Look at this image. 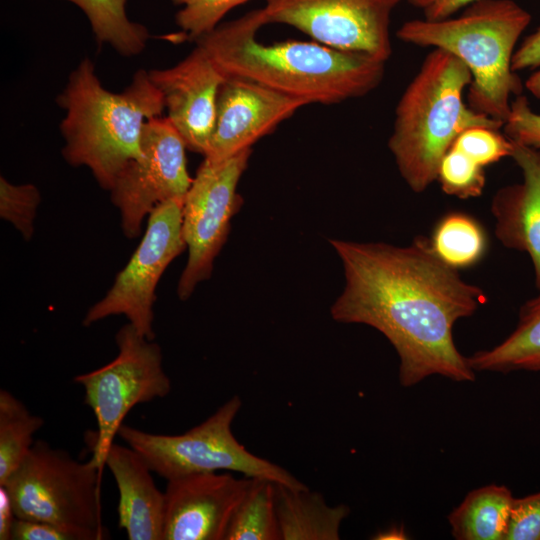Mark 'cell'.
I'll list each match as a JSON object with an SVG mask.
<instances>
[{
    "instance_id": "cell-1",
    "label": "cell",
    "mask_w": 540,
    "mask_h": 540,
    "mask_svg": "<svg viewBox=\"0 0 540 540\" xmlns=\"http://www.w3.org/2000/svg\"><path fill=\"white\" fill-rule=\"evenodd\" d=\"M345 275L332 318L371 326L398 354L399 382L411 387L429 376L472 382L475 371L457 349L453 326L486 302L484 291L445 264L430 240L408 246L331 239Z\"/></svg>"
},
{
    "instance_id": "cell-2",
    "label": "cell",
    "mask_w": 540,
    "mask_h": 540,
    "mask_svg": "<svg viewBox=\"0 0 540 540\" xmlns=\"http://www.w3.org/2000/svg\"><path fill=\"white\" fill-rule=\"evenodd\" d=\"M262 8L218 25L196 40L226 77L245 79L311 103L336 104L367 95L382 82L385 63L367 54L339 50L317 41L264 44Z\"/></svg>"
},
{
    "instance_id": "cell-3",
    "label": "cell",
    "mask_w": 540,
    "mask_h": 540,
    "mask_svg": "<svg viewBox=\"0 0 540 540\" xmlns=\"http://www.w3.org/2000/svg\"><path fill=\"white\" fill-rule=\"evenodd\" d=\"M58 103L66 112L60 124L63 157L70 165L88 167L109 191L139 155L144 123L165 108L148 71L138 70L123 91L114 93L102 86L88 58L71 72Z\"/></svg>"
},
{
    "instance_id": "cell-4",
    "label": "cell",
    "mask_w": 540,
    "mask_h": 540,
    "mask_svg": "<svg viewBox=\"0 0 540 540\" xmlns=\"http://www.w3.org/2000/svg\"><path fill=\"white\" fill-rule=\"evenodd\" d=\"M530 22V13L514 0H478L455 18L408 20L396 35L405 43L445 50L463 62L472 76L468 105L503 125L511 96L522 94L512 57Z\"/></svg>"
},
{
    "instance_id": "cell-5",
    "label": "cell",
    "mask_w": 540,
    "mask_h": 540,
    "mask_svg": "<svg viewBox=\"0 0 540 540\" xmlns=\"http://www.w3.org/2000/svg\"><path fill=\"white\" fill-rule=\"evenodd\" d=\"M471 81L463 62L434 48L401 95L388 147L413 192H424L436 181L441 159L463 131L503 126L464 101Z\"/></svg>"
},
{
    "instance_id": "cell-6",
    "label": "cell",
    "mask_w": 540,
    "mask_h": 540,
    "mask_svg": "<svg viewBox=\"0 0 540 540\" xmlns=\"http://www.w3.org/2000/svg\"><path fill=\"white\" fill-rule=\"evenodd\" d=\"M101 476L91 459L80 462L38 439L3 485L16 517L53 524L74 540H102Z\"/></svg>"
},
{
    "instance_id": "cell-7",
    "label": "cell",
    "mask_w": 540,
    "mask_h": 540,
    "mask_svg": "<svg viewBox=\"0 0 540 540\" xmlns=\"http://www.w3.org/2000/svg\"><path fill=\"white\" fill-rule=\"evenodd\" d=\"M242 406L232 396L200 424L178 435L151 433L122 424L118 436L167 481L196 473L229 471L263 478L291 489L308 488L288 470L246 449L232 424Z\"/></svg>"
},
{
    "instance_id": "cell-8",
    "label": "cell",
    "mask_w": 540,
    "mask_h": 540,
    "mask_svg": "<svg viewBox=\"0 0 540 540\" xmlns=\"http://www.w3.org/2000/svg\"><path fill=\"white\" fill-rule=\"evenodd\" d=\"M115 341L118 354L111 362L73 379L83 388L84 403L96 418L91 461L101 474L107 453L130 410L164 398L171 391L158 343L140 335L130 323L118 330Z\"/></svg>"
},
{
    "instance_id": "cell-9",
    "label": "cell",
    "mask_w": 540,
    "mask_h": 540,
    "mask_svg": "<svg viewBox=\"0 0 540 540\" xmlns=\"http://www.w3.org/2000/svg\"><path fill=\"white\" fill-rule=\"evenodd\" d=\"M183 202L165 201L149 214L140 244L106 295L87 311L84 326L124 315L140 335L155 339L156 286L168 265L187 248L182 232Z\"/></svg>"
},
{
    "instance_id": "cell-10",
    "label": "cell",
    "mask_w": 540,
    "mask_h": 540,
    "mask_svg": "<svg viewBox=\"0 0 540 540\" xmlns=\"http://www.w3.org/2000/svg\"><path fill=\"white\" fill-rule=\"evenodd\" d=\"M251 153L249 148L217 163L204 158L192 180L183 202L182 232L188 259L177 287L181 300L188 299L212 274L231 219L243 202L237 186Z\"/></svg>"
},
{
    "instance_id": "cell-11",
    "label": "cell",
    "mask_w": 540,
    "mask_h": 540,
    "mask_svg": "<svg viewBox=\"0 0 540 540\" xmlns=\"http://www.w3.org/2000/svg\"><path fill=\"white\" fill-rule=\"evenodd\" d=\"M186 144L167 117H153L142 129L140 153L119 173L110 190L127 238H136L142 222L159 204L184 199L190 177Z\"/></svg>"
},
{
    "instance_id": "cell-12",
    "label": "cell",
    "mask_w": 540,
    "mask_h": 540,
    "mask_svg": "<svg viewBox=\"0 0 540 540\" xmlns=\"http://www.w3.org/2000/svg\"><path fill=\"white\" fill-rule=\"evenodd\" d=\"M267 24H286L321 44L387 62L391 16L401 0H264Z\"/></svg>"
},
{
    "instance_id": "cell-13",
    "label": "cell",
    "mask_w": 540,
    "mask_h": 540,
    "mask_svg": "<svg viewBox=\"0 0 540 540\" xmlns=\"http://www.w3.org/2000/svg\"><path fill=\"white\" fill-rule=\"evenodd\" d=\"M219 472L167 481L163 540H225L233 514L252 478Z\"/></svg>"
},
{
    "instance_id": "cell-14",
    "label": "cell",
    "mask_w": 540,
    "mask_h": 540,
    "mask_svg": "<svg viewBox=\"0 0 540 540\" xmlns=\"http://www.w3.org/2000/svg\"><path fill=\"white\" fill-rule=\"evenodd\" d=\"M306 105L257 83L226 78L218 92L214 128L204 158L222 162L251 148Z\"/></svg>"
},
{
    "instance_id": "cell-15",
    "label": "cell",
    "mask_w": 540,
    "mask_h": 540,
    "mask_svg": "<svg viewBox=\"0 0 540 540\" xmlns=\"http://www.w3.org/2000/svg\"><path fill=\"white\" fill-rule=\"evenodd\" d=\"M148 73L163 96L166 117L186 147L205 156L214 128L218 92L226 77L199 46L175 66Z\"/></svg>"
},
{
    "instance_id": "cell-16",
    "label": "cell",
    "mask_w": 540,
    "mask_h": 540,
    "mask_svg": "<svg viewBox=\"0 0 540 540\" xmlns=\"http://www.w3.org/2000/svg\"><path fill=\"white\" fill-rule=\"evenodd\" d=\"M512 142L510 157L523 180L500 188L491 202L495 235L509 249L529 255L540 291V149Z\"/></svg>"
},
{
    "instance_id": "cell-17",
    "label": "cell",
    "mask_w": 540,
    "mask_h": 540,
    "mask_svg": "<svg viewBox=\"0 0 540 540\" xmlns=\"http://www.w3.org/2000/svg\"><path fill=\"white\" fill-rule=\"evenodd\" d=\"M105 465L118 491V527L129 540H163L165 495L152 477V470L130 446L113 443Z\"/></svg>"
},
{
    "instance_id": "cell-18",
    "label": "cell",
    "mask_w": 540,
    "mask_h": 540,
    "mask_svg": "<svg viewBox=\"0 0 540 540\" xmlns=\"http://www.w3.org/2000/svg\"><path fill=\"white\" fill-rule=\"evenodd\" d=\"M275 504L281 540H338L350 514L345 504L330 506L322 494L275 483Z\"/></svg>"
},
{
    "instance_id": "cell-19",
    "label": "cell",
    "mask_w": 540,
    "mask_h": 540,
    "mask_svg": "<svg viewBox=\"0 0 540 540\" xmlns=\"http://www.w3.org/2000/svg\"><path fill=\"white\" fill-rule=\"evenodd\" d=\"M467 359L475 372L540 371V291L520 307L515 329L502 342Z\"/></svg>"
},
{
    "instance_id": "cell-20",
    "label": "cell",
    "mask_w": 540,
    "mask_h": 540,
    "mask_svg": "<svg viewBox=\"0 0 540 540\" xmlns=\"http://www.w3.org/2000/svg\"><path fill=\"white\" fill-rule=\"evenodd\" d=\"M514 496L505 485L470 491L447 519L457 540H505Z\"/></svg>"
},
{
    "instance_id": "cell-21",
    "label": "cell",
    "mask_w": 540,
    "mask_h": 540,
    "mask_svg": "<svg viewBox=\"0 0 540 540\" xmlns=\"http://www.w3.org/2000/svg\"><path fill=\"white\" fill-rule=\"evenodd\" d=\"M429 240L434 253L457 270L478 263L487 249L482 225L471 215L457 211L437 222Z\"/></svg>"
},
{
    "instance_id": "cell-22",
    "label": "cell",
    "mask_w": 540,
    "mask_h": 540,
    "mask_svg": "<svg viewBox=\"0 0 540 540\" xmlns=\"http://www.w3.org/2000/svg\"><path fill=\"white\" fill-rule=\"evenodd\" d=\"M44 420L6 389L0 390V485L19 467Z\"/></svg>"
},
{
    "instance_id": "cell-23",
    "label": "cell",
    "mask_w": 540,
    "mask_h": 540,
    "mask_svg": "<svg viewBox=\"0 0 540 540\" xmlns=\"http://www.w3.org/2000/svg\"><path fill=\"white\" fill-rule=\"evenodd\" d=\"M86 14L99 44H109L123 56L143 51L149 32L131 22L125 11L126 0H67Z\"/></svg>"
},
{
    "instance_id": "cell-24",
    "label": "cell",
    "mask_w": 540,
    "mask_h": 540,
    "mask_svg": "<svg viewBox=\"0 0 540 540\" xmlns=\"http://www.w3.org/2000/svg\"><path fill=\"white\" fill-rule=\"evenodd\" d=\"M225 540H281L275 482L252 478L230 521Z\"/></svg>"
},
{
    "instance_id": "cell-25",
    "label": "cell",
    "mask_w": 540,
    "mask_h": 540,
    "mask_svg": "<svg viewBox=\"0 0 540 540\" xmlns=\"http://www.w3.org/2000/svg\"><path fill=\"white\" fill-rule=\"evenodd\" d=\"M436 180L446 194L468 199L482 194L486 176L484 167L451 147L440 161Z\"/></svg>"
},
{
    "instance_id": "cell-26",
    "label": "cell",
    "mask_w": 540,
    "mask_h": 540,
    "mask_svg": "<svg viewBox=\"0 0 540 540\" xmlns=\"http://www.w3.org/2000/svg\"><path fill=\"white\" fill-rule=\"evenodd\" d=\"M40 200L39 190L33 184L15 185L1 176L0 216L10 222L25 240H30L33 235Z\"/></svg>"
},
{
    "instance_id": "cell-27",
    "label": "cell",
    "mask_w": 540,
    "mask_h": 540,
    "mask_svg": "<svg viewBox=\"0 0 540 540\" xmlns=\"http://www.w3.org/2000/svg\"><path fill=\"white\" fill-rule=\"evenodd\" d=\"M182 8L176 14V23L186 38L196 41L213 31L220 20L234 7L250 0H171Z\"/></svg>"
},
{
    "instance_id": "cell-28",
    "label": "cell",
    "mask_w": 540,
    "mask_h": 540,
    "mask_svg": "<svg viewBox=\"0 0 540 540\" xmlns=\"http://www.w3.org/2000/svg\"><path fill=\"white\" fill-rule=\"evenodd\" d=\"M473 161L486 167L504 157H510L512 142L499 129L472 127L463 131L452 146Z\"/></svg>"
},
{
    "instance_id": "cell-29",
    "label": "cell",
    "mask_w": 540,
    "mask_h": 540,
    "mask_svg": "<svg viewBox=\"0 0 540 540\" xmlns=\"http://www.w3.org/2000/svg\"><path fill=\"white\" fill-rule=\"evenodd\" d=\"M503 132L513 142L540 149V114L534 112L528 99L520 94L511 101Z\"/></svg>"
},
{
    "instance_id": "cell-30",
    "label": "cell",
    "mask_w": 540,
    "mask_h": 540,
    "mask_svg": "<svg viewBox=\"0 0 540 540\" xmlns=\"http://www.w3.org/2000/svg\"><path fill=\"white\" fill-rule=\"evenodd\" d=\"M505 540H540V491L514 497Z\"/></svg>"
},
{
    "instance_id": "cell-31",
    "label": "cell",
    "mask_w": 540,
    "mask_h": 540,
    "mask_svg": "<svg viewBox=\"0 0 540 540\" xmlns=\"http://www.w3.org/2000/svg\"><path fill=\"white\" fill-rule=\"evenodd\" d=\"M11 540H74V538L53 524L16 517Z\"/></svg>"
},
{
    "instance_id": "cell-32",
    "label": "cell",
    "mask_w": 540,
    "mask_h": 540,
    "mask_svg": "<svg viewBox=\"0 0 540 540\" xmlns=\"http://www.w3.org/2000/svg\"><path fill=\"white\" fill-rule=\"evenodd\" d=\"M539 67L540 27L521 42L512 57V69L515 72Z\"/></svg>"
},
{
    "instance_id": "cell-33",
    "label": "cell",
    "mask_w": 540,
    "mask_h": 540,
    "mask_svg": "<svg viewBox=\"0 0 540 540\" xmlns=\"http://www.w3.org/2000/svg\"><path fill=\"white\" fill-rule=\"evenodd\" d=\"M475 1L478 0H428L422 11L427 20H442Z\"/></svg>"
},
{
    "instance_id": "cell-34",
    "label": "cell",
    "mask_w": 540,
    "mask_h": 540,
    "mask_svg": "<svg viewBox=\"0 0 540 540\" xmlns=\"http://www.w3.org/2000/svg\"><path fill=\"white\" fill-rule=\"evenodd\" d=\"M16 514L9 493L4 485H0V540H11V532Z\"/></svg>"
},
{
    "instance_id": "cell-35",
    "label": "cell",
    "mask_w": 540,
    "mask_h": 540,
    "mask_svg": "<svg viewBox=\"0 0 540 540\" xmlns=\"http://www.w3.org/2000/svg\"><path fill=\"white\" fill-rule=\"evenodd\" d=\"M525 87L534 97L540 99V69L526 80Z\"/></svg>"
},
{
    "instance_id": "cell-36",
    "label": "cell",
    "mask_w": 540,
    "mask_h": 540,
    "mask_svg": "<svg viewBox=\"0 0 540 540\" xmlns=\"http://www.w3.org/2000/svg\"><path fill=\"white\" fill-rule=\"evenodd\" d=\"M407 2L413 7H416L422 10L427 4L428 0H407Z\"/></svg>"
}]
</instances>
